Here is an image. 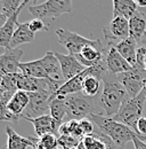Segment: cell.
Masks as SVG:
<instances>
[{
	"instance_id": "cell-1",
	"label": "cell",
	"mask_w": 146,
	"mask_h": 149,
	"mask_svg": "<svg viewBox=\"0 0 146 149\" xmlns=\"http://www.w3.org/2000/svg\"><path fill=\"white\" fill-rule=\"evenodd\" d=\"M103 81V91L98 99L99 107L102 109V113L105 117H114L122 106L125 99L128 96L125 87L119 81L118 76L112 74H106Z\"/></svg>"
},
{
	"instance_id": "cell-2",
	"label": "cell",
	"mask_w": 146,
	"mask_h": 149,
	"mask_svg": "<svg viewBox=\"0 0 146 149\" xmlns=\"http://www.w3.org/2000/svg\"><path fill=\"white\" fill-rule=\"evenodd\" d=\"M88 118L98 127L99 132H102L114 145L119 147L125 148L129 141H132L134 138L137 136V134L130 127L114 120L113 118L105 117L101 113H92Z\"/></svg>"
},
{
	"instance_id": "cell-3",
	"label": "cell",
	"mask_w": 146,
	"mask_h": 149,
	"mask_svg": "<svg viewBox=\"0 0 146 149\" xmlns=\"http://www.w3.org/2000/svg\"><path fill=\"white\" fill-rule=\"evenodd\" d=\"M146 101L145 93L142 91L136 97L127 96L120 108L119 112L112 117L114 120L125 124L137 134V123L143 117L144 104Z\"/></svg>"
},
{
	"instance_id": "cell-4",
	"label": "cell",
	"mask_w": 146,
	"mask_h": 149,
	"mask_svg": "<svg viewBox=\"0 0 146 149\" xmlns=\"http://www.w3.org/2000/svg\"><path fill=\"white\" fill-rule=\"evenodd\" d=\"M66 106V120H81L96 113L94 97L86 96L82 92L71 94L64 99Z\"/></svg>"
},
{
	"instance_id": "cell-5",
	"label": "cell",
	"mask_w": 146,
	"mask_h": 149,
	"mask_svg": "<svg viewBox=\"0 0 146 149\" xmlns=\"http://www.w3.org/2000/svg\"><path fill=\"white\" fill-rule=\"evenodd\" d=\"M56 92L57 90L54 87H47L36 93H29L30 102L25 111L22 115V119H34L38 117L48 115L47 111L49 110L50 102L54 99Z\"/></svg>"
},
{
	"instance_id": "cell-6",
	"label": "cell",
	"mask_w": 146,
	"mask_h": 149,
	"mask_svg": "<svg viewBox=\"0 0 146 149\" xmlns=\"http://www.w3.org/2000/svg\"><path fill=\"white\" fill-rule=\"evenodd\" d=\"M73 10L72 2L70 0H48L40 5H32L29 7L30 14L34 19L59 17Z\"/></svg>"
},
{
	"instance_id": "cell-7",
	"label": "cell",
	"mask_w": 146,
	"mask_h": 149,
	"mask_svg": "<svg viewBox=\"0 0 146 149\" xmlns=\"http://www.w3.org/2000/svg\"><path fill=\"white\" fill-rule=\"evenodd\" d=\"M55 33L58 37L59 44L62 46H64L69 51V54H71V55L80 54V52L82 51L83 47H86L87 45H95L99 40V39H95V40L87 39L83 36H80V35H78L75 32L65 30L63 28L56 29Z\"/></svg>"
},
{
	"instance_id": "cell-8",
	"label": "cell",
	"mask_w": 146,
	"mask_h": 149,
	"mask_svg": "<svg viewBox=\"0 0 146 149\" xmlns=\"http://www.w3.org/2000/svg\"><path fill=\"white\" fill-rule=\"evenodd\" d=\"M119 81L125 87L129 97H136L144 88L146 81V70L135 67L132 70L118 74Z\"/></svg>"
},
{
	"instance_id": "cell-9",
	"label": "cell",
	"mask_w": 146,
	"mask_h": 149,
	"mask_svg": "<svg viewBox=\"0 0 146 149\" xmlns=\"http://www.w3.org/2000/svg\"><path fill=\"white\" fill-rule=\"evenodd\" d=\"M29 102H30L29 93L23 91H17L8 102L6 112L3 115H0V120L10 122L14 124L18 123V120L22 119L23 112L25 111L26 107L29 106Z\"/></svg>"
},
{
	"instance_id": "cell-10",
	"label": "cell",
	"mask_w": 146,
	"mask_h": 149,
	"mask_svg": "<svg viewBox=\"0 0 146 149\" xmlns=\"http://www.w3.org/2000/svg\"><path fill=\"white\" fill-rule=\"evenodd\" d=\"M106 46H114L121 40L130 37L129 21L123 17H113L109 25L103 28Z\"/></svg>"
},
{
	"instance_id": "cell-11",
	"label": "cell",
	"mask_w": 146,
	"mask_h": 149,
	"mask_svg": "<svg viewBox=\"0 0 146 149\" xmlns=\"http://www.w3.org/2000/svg\"><path fill=\"white\" fill-rule=\"evenodd\" d=\"M104 58H105L107 70L110 74H112L118 76V74H125V72H128L134 69V67H131L114 47L105 45Z\"/></svg>"
},
{
	"instance_id": "cell-12",
	"label": "cell",
	"mask_w": 146,
	"mask_h": 149,
	"mask_svg": "<svg viewBox=\"0 0 146 149\" xmlns=\"http://www.w3.org/2000/svg\"><path fill=\"white\" fill-rule=\"evenodd\" d=\"M24 52L21 48H9L0 56V76L19 72L21 58Z\"/></svg>"
},
{
	"instance_id": "cell-13",
	"label": "cell",
	"mask_w": 146,
	"mask_h": 149,
	"mask_svg": "<svg viewBox=\"0 0 146 149\" xmlns=\"http://www.w3.org/2000/svg\"><path fill=\"white\" fill-rule=\"evenodd\" d=\"M55 56L57 57L59 64H61V70L62 74L65 81L74 78L75 76L80 74L82 71H85L87 68H85L74 55L71 54H62L58 52H54Z\"/></svg>"
},
{
	"instance_id": "cell-14",
	"label": "cell",
	"mask_w": 146,
	"mask_h": 149,
	"mask_svg": "<svg viewBox=\"0 0 146 149\" xmlns=\"http://www.w3.org/2000/svg\"><path fill=\"white\" fill-rule=\"evenodd\" d=\"M92 72V67L87 68L85 71H82L80 74L75 76L74 78L65 81L55 93V96H59V97H65L67 95L75 93H80L82 92V85H83V80L85 78Z\"/></svg>"
},
{
	"instance_id": "cell-15",
	"label": "cell",
	"mask_w": 146,
	"mask_h": 149,
	"mask_svg": "<svg viewBox=\"0 0 146 149\" xmlns=\"http://www.w3.org/2000/svg\"><path fill=\"white\" fill-rule=\"evenodd\" d=\"M7 134V148L6 149H32L36 148L38 138L34 136H22L16 131L9 126L6 127Z\"/></svg>"
},
{
	"instance_id": "cell-16",
	"label": "cell",
	"mask_w": 146,
	"mask_h": 149,
	"mask_svg": "<svg viewBox=\"0 0 146 149\" xmlns=\"http://www.w3.org/2000/svg\"><path fill=\"white\" fill-rule=\"evenodd\" d=\"M28 5V1L24 0L22 6L19 7L17 12L12 16L9 17L8 21L6 22V24L1 28L0 30V48H6V49H9L10 47V42H12V38L14 36V32L16 30V26H17L18 22L17 17L19 15V13L22 12V9Z\"/></svg>"
},
{
	"instance_id": "cell-17",
	"label": "cell",
	"mask_w": 146,
	"mask_h": 149,
	"mask_svg": "<svg viewBox=\"0 0 146 149\" xmlns=\"http://www.w3.org/2000/svg\"><path fill=\"white\" fill-rule=\"evenodd\" d=\"M28 122H31L33 124V127H34L38 138H41V136H43L46 134H50V133L52 134L58 133L59 125L49 113L34 118V119H28Z\"/></svg>"
},
{
	"instance_id": "cell-18",
	"label": "cell",
	"mask_w": 146,
	"mask_h": 149,
	"mask_svg": "<svg viewBox=\"0 0 146 149\" xmlns=\"http://www.w3.org/2000/svg\"><path fill=\"white\" fill-rule=\"evenodd\" d=\"M138 46H139V44L136 40H134L131 37H129L125 40L119 41L118 44H115L114 46H111V47H114L120 53V55L122 56L131 67L135 68L136 67V55H137Z\"/></svg>"
},
{
	"instance_id": "cell-19",
	"label": "cell",
	"mask_w": 146,
	"mask_h": 149,
	"mask_svg": "<svg viewBox=\"0 0 146 149\" xmlns=\"http://www.w3.org/2000/svg\"><path fill=\"white\" fill-rule=\"evenodd\" d=\"M146 32V15L142 12H137L129 19V35L138 44L143 42V38Z\"/></svg>"
},
{
	"instance_id": "cell-20",
	"label": "cell",
	"mask_w": 146,
	"mask_h": 149,
	"mask_svg": "<svg viewBox=\"0 0 146 149\" xmlns=\"http://www.w3.org/2000/svg\"><path fill=\"white\" fill-rule=\"evenodd\" d=\"M138 12L137 1L134 0H114L113 1V17L131 19Z\"/></svg>"
},
{
	"instance_id": "cell-21",
	"label": "cell",
	"mask_w": 146,
	"mask_h": 149,
	"mask_svg": "<svg viewBox=\"0 0 146 149\" xmlns=\"http://www.w3.org/2000/svg\"><path fill=\"white\" fill-rule=\"evenodd\" d=\"M36 33L32 32L29 28V22L26 23H18L16 26V30L14 32V36L12 38L10 47L9 48H17V46L22 44L31 42L34 40Z\"/></svg>"
},
{
	"instance_id": "cell-22",
	"label": "cell",
	"mask_w": 146,
	"mask_h": 149,
	"mask_svg": "<svg viewBox=\"0 0 146 149\" xmlns=\"http://www.w3.org/2000/svg\"><path fill=\"white\" fill-rule=\"evenodd\" d=\"M106 140H105V135L102 132H94L90 135H86L83 136L79 145L78 149H106Z\"/></svg>"
},
{
	"instance_id": "cell-23",
	"label": "cell",
	"mask_w": 146,
	"mask_h": 149,
	"mask_svg": "<svg viewBox=\"0 0 146 149\" xmlns=\"http://www.w3.org/2000/svg\"><path fill=\"white\" fill-rule=\"evenodd\" d=\"M64 99L65 97L54 96V99L50 102V107H49V115L58 123L59 127L64 122H66L65 118H66V115H67Z\"/></svg>"
},
{
	"instance_id": "cell-24",
	"label": "cell",
	"mask_w": 146,
	"mask_h": 149,
	"mask_svg": "<svg viewBox=\"0 0 146 149\" xmlns=\"http://www.w3.org/2000/svg\"><path fill=\"white\" fill-rule=\"evenodd\" d=\"M58 134L59 135H71L78 139H82L83 134L80 129L79 120H66L64 122L61 127L58 129Z\"/></svg>"
},
{
	"instance_id": "cell-25",
	"label": "cell",
	"mask_w": 146,
	"mask_h": 149,
	"mask_svg": "<svg viewBox=\"0 0 146 149\" xmlns=\"http://www.w3.org/2000/svg\"><path fill=\"white\" fill-rule=\"evenodd\" d=\"M23 1L19 0H0V13L9 19L19 9Z\"/></svg>"
},
{
	"instance_id": "cell-26",
	"label": "cell",
	"mask_w": 146,
	"mask_h": 149,
	"mask_svg": "<svg viewBox=\"0 0 146 149\" xmlns=\"http://www.w3.org/2000/svg\"><path fill=\"white\" fill-rule=\"evenodd\" d=\"M58 148V138L55 134H46L41 138H38L36 149H57Z\"/></svg>"
},
{
	"instance_id": "cell-27",
	"label": "cell",
	"mask_w": 146,
	"mask_h": 149,
	"mask_svg": "<svg viewBox=\"0 0 146 149\" xmlns=\"http://www.w3.org/2000/svg\"><path fill=\"white\" fill-rule=\"evenodd\" d=\"M81 139L74 138L71 135H59L58 138V148L62 149H72L76 148Z\"/></svg>"
},
{
	"instance_id": "cell-28",
	"label": "cell",
	"mask_w": 146,
	"mask_h": 149,
	"mask_svg": "<svg viewBox=\"0 0 146 149\" xmlns=\"http://www.w3.org/2000/svg\"><path fill=\"white\" fill-rule=\"evenodd\" d=\"M29 28L32 32H38V31H48L49 28L47 24H45L43 19H33L29 22Z\"/></svg>"
},
{
	"instance_id": "cell-29",
	"label": "cell",
	"mask_w": 146,
	"mask_h": 149,
	"mask_svg": "<svg viewBox=\"0 0 146 149\" xmlns=\"http://www.w3.org/2000/svg\"><path fill=\"white\" fill-rule=\"evenodd\" d=\"M79 124H80V129L82 131L83 136L90 135V134H92L95 132V130H94V125L95 124L91 122L89 118H85V119L79 120Z\"/></svg>"
},
{
	"instance_id": "cell-30",
	"label": "cell",
	"mask_w": 146,
	"mask_h": 149,
	"mask_svg": "<svg viewBox=\"0 0 146 149\" xmlns=\"http://www.w3.org/2000/svg\"><path fill=\"white\" fill-rule=\"evenodd\" d=\"M132 143H134V148L135 149H146V142L143 141V140H140L138 136L134 138Z\"/></svg>"
},
{
	"instance_id": "cell-31",
	"label": "cell",
	"mask_w": 146,
	"mask_h": 149,
	"mask_svg": "<svg viewBox=\"0 0 146 149\" xmlns=\"http://www.w3.org/2000/svg\"><path fill=\"white\" fill-rule=\"evenodd\" d=\"M105 140H106V145H107V148L106 149H126V148H122V147H119V146L114 145L107 136H105Z\"/></svg>"
},
{
	"instance_id": "cell-32",
	"label": "cell",
	"mask_w": 146,
	"mask_h": 149,
	"mask_svg": "<svg viewBox=\"0 0 146 149\" xmlns=\"http://www.w3.org/2000/svg\"><path fill=\"white\" fill-rule=\"evenodd\" d=\"M7 21H8V19H7L5 15H2V14L0 13V30H1V28L6 24V22H7Z\"/></svg>"
},
{
	"instance_id": "cell-33",
	"label": "cell",
	"mask_w": 146,
	"mask_h": 149,
	"mask_svg": "<svg viewBox=\"0 0 146 149\" xmlns=\"http://www.w3.org/2000/svg\"><path fill=\"white\" fill-rule=\"evenodd\" d=\"M137 5H138V7H146V1L145 0H138L137 1Z\"/></svg>"
},
{
	"instance_id": "cell-34",
	"label": "cell",
	"mask_w": 146,
	"mask_h": 149,
	"mask_svg": "<svg viewBox=\"0 0 146 149\" xmlns=\"http://www.w3.org/2000/svg\"><path fill=\"white\" fill-rule=\"evenodd\" d=\"M6 51H7V49H6V48H0V56L2 55V54H3V53H5V52H6Z\"/></svg>"
},
{
	"instance_id": "cell-35",
	"label": "cell",
	"mask_w": 146,
	"mask_h": 149,
	"mask_svg": "<svg viewBox=\"0 0 146 149\" xmlns=\"http://www.w3.org/2000/svg\"><path fill=\"white\" fill-rule=\"evenodd\" d=\"M143 92H144L146 95V81H145V85H144V88H143Z\"/></svg>"
},
{
	"instance_id": "cell-36",
	"label": "cell",
	"mask_w": 146,
	"mask_h": 149,
	"mask_svg": "<svg viewBox=\"0 0 146 149\" xmlns=\"http://www.w3.org/2000/svg\"><path fill=\"white\" fill-rule=\"evenodd\" d=\"M144 69L146 70V57H145V60H144Z\"/></svg>"
},
{
	"instance_id": "cell-37",
	"label": "cell",
	"mask_w": 146,
	"mask_h": 149,
	"mask_svg": "<svg viewBox=\"0 0 146 149\" xmlns=\"http://www.w3.org/2000/svg\"><path fill=\"white\" fill-rule=\"evenodd\" d=\"M144 38H145V39H146V32H145V35H144Z\"/></svg>"
},
{
	"instance_id": "cell-38",
	"label": "cell",
	"mask_w": 146,
	"mask_h": 149,
	"mask_svg": "<svg viewBox=\"0 0 146 149\" xmlns=\"http://www.w3.org/2000/svg\"><path fill=\"white\" fill-rule=\"evenodd\" d=\"M57 149H62V148H57Z\"/></svg>"
},
{
	"instance_id": "cell-39",
	"label": "cell",
	"mask_w": 146,
	"mask_h": 149,
	"mask_svg": "<svg viewBox=\"0 0 146 149\" xmlns=\"http://www.w3.org/2000/svg\"><path fill=\"white\" fill-rule=\"evenodd\" d=\"M32 149H36V148H32Z\"/></svg>"
}]
</instances>
